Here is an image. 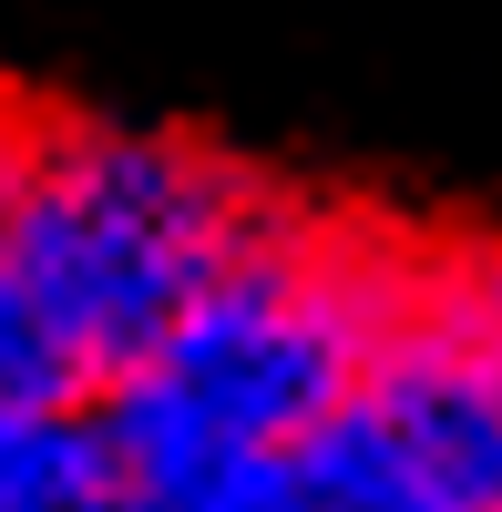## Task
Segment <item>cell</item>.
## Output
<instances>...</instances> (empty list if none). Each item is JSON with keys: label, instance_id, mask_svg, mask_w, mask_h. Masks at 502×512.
<instances>
[{"label": "cell", "instance_id": "obj_2", "mask_svg": "<svg viewBox=\"0 0 502 512\" xmlns=\"http://www.w3.org/2000/svg\"><path fill=\"white\" fill-rule=\"evenodd\" d=\"M410 277V236L277 205L257 246L93 400L123 461V512H164L236 461L287 451L369 369V349L410 308Z\"/></svg>", "mask_w": 502, "mask_h": 512}, {"label": "cell", "instance_id": "obj_1", "mask_svg": "<svg viewBox=\"0 0 502 512\" xmlns=\"http://www.w3.org/2000/svg\"><path fill=\"white\" fill-rule=\"evenodd\" d=\"M277 195L164 123H41L0 216V400L93 410L205 287Z\"/></svg>", "mask_w": 502, "mask_h": 512}, {"label": "cell", "instance_id": "obj_3", "mask_svg": "<svg viewBox=\"0 0 502 512\" xmlns=\"http://www.w3.org/2000/svg\"><path fill=\"white\" fill-rule=\"evenodd\" d=\"M164 512H502V256L421 246L410 308L287 451Z\"/></svg>", "mask_w": 502, "mask_h": 512}, {"label": "cell", "instance_id": "obj_4", "mask_svg": "<svg viewBox=\"0 0 502 512\" xmlns=\"http://www.w3.org/2000/svg\"><path fill=\"white\" fill-rule=\"evenodd\" d=\"M0 512H123V461L103 410L0 400Z\"/></svg>", "mask_w": 502, "mask_h": 512}, {"label": "cell", "instance_id": "obj_5", "mask_svg": "<svg viewBox=\"0 0 502 512\" xmlns=\"http://www.w3.org/2000/svg\"><path fill=\"white\" fill-rule=\"evenodd\" d=\"M31 134H41V113H21L11 93H0V216H11V185H21V154H31Z\"/></svg>", "mask_w": 502, "mask_h": 512}]
</instances>
